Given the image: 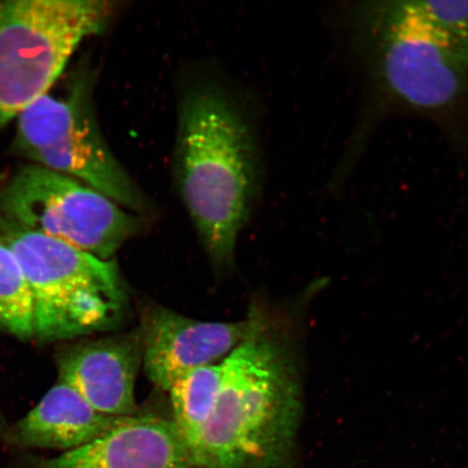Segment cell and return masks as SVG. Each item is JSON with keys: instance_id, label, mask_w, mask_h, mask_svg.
<instances>
[{"instance_id": "cell-3", "label": "cell", "mask_w": 468, "mask_h": 468, "mask_svg": "<svg viewBox=\"0 0 468 468\" xmlns=\"http://www.w3.org/2000/svg\"><path fill=\"white\" fill-rule=\"evenodd\" d=\"M175 176L205 251L232 265L259 192L260 159L250 122L220 88H192L178 111Z\"/></svg>"}, {"instance_id": "cell-12", "label": "cell", "mask_w": 468, "mask_h": 468, "mask_svg": "<svg viewBox=\"0 0 468 468\" xmlns=\"http://www.w3.org/2000/svg\"><path fill=\"white\" fill-rule=\"evenodd\" d=\"M224 373L222 360L218 365L196 368L179 378L168 390L173 410L171 420L195 468L205 429L218 401Z\"/></svg>"}, {"instance_id": "cell-2", "label": "cell", "mask_w": 468, "mask_h": 468, "mask_svg": "<svg viewBox=\"0 0 468 468\" xmlns=\"http://www.w3.org/2000/svg\"><path fill=\"white\" fill-rule=\"evenodd\" d=\"M243 341L224 359V379L196 468H297L303 414L294 337L255 306Z\"/></svg>"}, {"instance_id": "cell-11", "label": "cell", "mask_w": 468, "mask_h": 468, "mask_svg": "<svg viewBox=\"0 0 468 468\" xmlns=\"http://www.w3.org/2000/svg\"><path fill=\"white\" fill-rule=\"evenodd\" d=\"M127 418L97 411L71 385L58 379L42 400L11 427L8 437L19 447L68 452L107 434Z\"/></svg>"}, {"instance_id": "cell-13", "label": "cell", "mask_w": 468, "mask_h": 468, "mask_svg": "<svg viewBox=\"0 0 468 468\" xmlns=\"http://www.w3.org/2000/svg\"><path fill=\"white\" fill-rule=\"evenodd\" d=\"M0 333L34 338L33 303L25 272L0 237Z\"/></svg>"}, {"instance_id": "cell-6", "label": "cell", "mask_w": 468, "mask_h": 468, "mask_svg": "<svg viewBox=\"0 0 468 468\" xmlns=\"http://www.w3.org/2000/svg\"><path fill=\"white\" fill-rule=\"evenodd\" d=\"M69 87L62 97L47 92L17 117L10 154L79 180L131 212H148L149 201L105 142L90 74Z\"/></svg>"}, {"instance_id": "cell-5", "label": "cell", "mask_w": 468, "mask_h": 468, "mask_svg": "<svg viewBox=\"0 0 468 468\" xmlns=\"http://www.w3.org/2000/svg\"><path fill=\"white\" fill-rule=\"evenodd\" d=\"M114 13L103 0L0 3V132L49 92L84 40Z\"/></svg>"}, {"instance_id": "cell-10", "label": "cell", "mask_w": 468, "mask_h": 468, "mask_svg": "<svg viewBox=\"0 0 468 468\" xmlns=\"http://www.w3.org/2000/svg\"><path fill=\"white\" fill-rule=\"evenodd\" d=\"M37 468H195L171 419L133 415L83 447Z\"/></svg>"}, {"instance_id": "cell-9", "label": "cell", "mask_w": 468, "mask_h": 468, "mask_svg": "<svg viewBox=\"0 0 468 468\" xmlns=\"http://www.w3.org/2000/svg\"><path fill=\"white\" fill-rule=\"evenodd\" d=\"M139 329L126 335L80 342L58 356V379L71 385L97 411L136 415L134 384L143 365Z\"/></svg>"}, {"instance_id": "cell-7", "label": "cell", "mask_w": 468, "mask_h": 468, "mask_svg": "<svg viewBox=\"0 0 468 468\" xmlns=\"http://www.w3.org/2000/svg\"><path fill=\"white\" fill-rule=\"evenodd\" d=\"M0 218L102 261H112L144 225L103 193L29 163L0 178Z\"/></svg>"}, {"instance_id": "cell-4", "label": "cell", "mask_w": 468, "mask_h": 468, "mask_svg": "<svg viewBox=\"0 0 468 468\" xmlns=\"http://www.w3.org/2000/svg\"><path fill=\"white\" fill-rule=\"evenodd\" d=\"M0 237L26 274L32 296L34 339L68 341L113 330L124 321L130 303L114 260L97 259L3 218Z\"/></svg>"}, {"instance_id": "cell-1", "label": "cell", "mask_w": 468, "mask_h": 468, "mask_svg": "<svg viewBox=\"0 0 468 468\" xmlns=\"http://www.w3.org/2000/svg\"><path fill=\"white\" fill-rule=\"evenodd\" d=\"M344 25L366 98L342 167L386 117L414 115L468 133V25L446 0L354 3Z\"/></svg>"}, {"instance_id": "cell-8", "label": "cell", "mask_w": 468, "mask_h": 468, "mask_svg": "<svg viewBox=\"0 0 468 468\" xmlns=\"http://www.w3.org/2000/svg\"><path fill=\"white\" fill-rule=\"evenodd\" d=\"M250 322V314L241 321L210 322L159 305L149 307L139 326L146 377L168 391L196 368L229 356L247 336Z\"/></svg>"}]
</instances>
